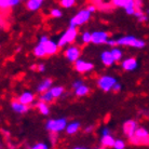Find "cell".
Wrapping results in <instances>:
<instances>
[{"label": "cell", "mask_w": 149, "mask_h": 149, "mask_svg": "<svg viewBox=\"0 0 149 149\" xmlns=\"http://www.w3.org/2000/svg\"><path fill=\"white\" fill-rule=\"evenodd\" d=\"M48 148H49V145L43 142H38L35 145L31 146V149H48Z\"/></svg>", "instance_id": "33"}, {"label": "cell", "mask_w": 149, "mask_h": 149, "mask_svg": "<svg viewBox=\"0 0 149 149\" xmlns=\"http://www.w3.org/2000/svg\"><path fill=\"white\" fill-rule=\"evenodd\" d=\"M121 68L124 71L132 72L135 71L138 68V61L135 58L134 56H129L121 61Z\"/></svg>", "instance_id": "12"}, {"label": "cell", "mask_w": 149, "mask_h": 149, "mask_svg": "<svg viewBox=\"0 0 149 149\" xmlns=\"http://www.w3.org/2000/svg\"><path fill=\"white\" fill-rule=\"evenodd\" d=\"M77 38H78V27L69 25L67 29L65 30L62 34V36L58 38V40H57L58 47L61 49L66 48L67 45H72L74 41L77 40Z\"/></svg>", "instance_id": "2"}, {"label": "cell", "mask_w": 149, "mask_h": 149, "mask_svg": "<svg viewBox=\"0 0 149 149\" xmlns=\"http://www.w3.org/2000/svg\"><path fill=\"white\" fill-rule=\"evenodd\" d=\"M80 39H81V42L83 45H89V43H92V33L89 31V30H86L83 31L80 36Z\"/></svg>", "instance_id": "27"}, {"label": "cell", "mask_w": 149, "mask_h": 149, "mask_svg": "<svg viewBox=\"0 0 149 149\" xmlns=\"http://www.w3.org/2000/svg\"><path fill=\"white\" fill-rule=\"evenodd\" d=\"M146 13L148 14V16H149V9H147V11H146Z\"/></svg>", "instance_id": "44"}, {"label": "cell", "mask_w": 149, "mask_h": 149, "mask_svg": "<svg viewBox=\"0 0 149 149\" xmlns=\"http://www.w3.org/2000/svg\"><path fill=\"white\" fill-rule=\"evenodd\" d=\"M93 131H94V125H93V124H89V125H86V127L83 129V132H84L86 134H91Z\"/></svg>", "instance_id": "36"}, {"label": "cell", "mask_w": 149, "mask_h": 149, "mask_svg": "<svg viewBox=\"0 0 149 149\" xmlns=\"http://www.w3.org/2000/svg\"><path fill=\"white\" fill-rule=\"evenodd\" d=\"M57 139H58V135L57 133H50L49 135V142L52 146H55L56 143H57Z\"/></svg>", "instance_id": "32"}, {"label": "cell", "mask_w": 149, "mask_h": 149, "mask_svg": "<svg viewBox=\"0 0 149 149\" xmlns=\"http://www.w3.org/2000/svg\"><path fill=\"white\" fill-rule=\"evenodd\" d=\"M45 1V0H27L26 8L31 12L38 11L42 7V4H43Z\"/></svg>", "instance_id": "20"}, {"label": "cell", "mask_w": 149, "mask_h": 149, "mask_svg": "<svg viewBox=\"0 0 149 149\" xmlns=\"http://www.w3.org/2000/svg\"><path fill=\"white\" fill-rule=\"evenodd\" d=\"M100 58H101L102 64L104 65L105 67H111L113 66V64L116 63V60L110 50H104L102 51L100 54Z\"/></svg>", "instance_id": "13"}, {"label": "cell", "mask_w": 149, "mask_h": 149, "mask_svg": "<svg viewBox=\"0 0 149 149\" xmlns=\"http://www.w3.org/2000/svg\"><path fill=\"white\" fill-rule=\"evenodd\" d=\"M121 90H122V84H121L119 81H117L116 84L113 86V88H112V92H113V93H119Z\"/></svg>", "instance_id": "34"}, {"label": "cell", "mask_w": 149, "mask_h": 149, "mask_svg": "<svg viewBox=\"0 0 149 149\" xmlns=\"http://www.w3.org/2000/svg\"><path fill=\"white\" fill-rule=\"evenodd\" d=\"M115 149H125L127 148V142L122 139V138H116L115 145H113Z\"/></svg>", "instance_id": "30"}, {"label": "cell", "mask_w": 149, "mask_h": 149, "mask_svg": "<svg viewBox=\"0 0 149 149\" xmlns=\"http://www.w3.org/2000/svg\"><path fill=\"white\" fill-rule=\"evenodd\" d=\"M21 0H0V8L2 10H7V9H11L16 6H19Z\"/></svg>", "instance_id": "23"}, {"label": "cell", "mask_w": 149, "mask_h": 149, "mask_svg": "<svg viewBox=\"0 0 149 149\" xmlns=\"http://www.w3.org/2000/svg\"><path fill=\"white\" fill-rule=\"evenodd\" d=\"M133 16H135L136 19H137L139 23H147L149 21L148 14H147L146 12L143 11V10H136Z\"/></svg>", "instance_id": "26"}, {"label": "cell", "mask_w": 149, "mask_h": 149, "mask_svg": "<svg viewBox=\"0 0 149 149\" xmlns=\"http://www.w3.org/2000/svg\"><path fill=\"white\" fill-rule=\"evenodd\" d=\"M86 146H74V149H86Z\"/></svg>", "instance_id": "43"}, {"label": "cell", "mask_w": 149, "mask_h": 149, "mask_svg": "<svg viewBox=\"0 0 149 149\" xmlns=\"http://www.w3.org/2000/svg\"><path fill=\"white\" fill-rule=\"evenodd\" d=\"M138 122L134 119H127L125 120L122 124V133L127 138H130L132 135L135 133V131L137 130Z\"/></svg>", "instance_id": "10"}, {"label": "cell", "mask_w": 149, "mask_h": 149, "mask_svg": "<svg viewBox=\"0 0 149 149\" xmlns=\"http://www.w3.org/2000/svg\"><path fill=\"white\" fill-rule=\"evenodd\" d=\"M76 3V0H60V6L64 9H70Z\"/></svg>", "instance_id": "31"}, {"label": "cell", "mask_w": 149, "mask_h": 149, "mask_svg": "<svg viewBox=\"0 0 149 149\" xmlns=\"http://www.w3.org/2000/svg\"><path fill=\"white\" fill-rule=\"evenodd\" d=\"M116 138L111 134L102 135L100 138V147L101 148H113Z\"/></svg>", "instance_id": "16"}, {"label": "cell", "mask_w": 149, "mask_h": 149, "mask_svg": "<svg viewBox=\"0 0 149 149\" xmlns=\"http://www.w3.org/2000/svg\"><path fill=\"white\" fill-rule=\"evenodd\" d=\"M81 49L79 45H67L64 50V56L66 57V60L70 63H74L77 60L81 57Z\"/></svg>", "instance_id": "8"}, {"label": "cell", "mask_w": 149, "mask_h": 149, "mask_svg": "<svg viewBox=\"0 0 149 149\" xmlns=\"http://www.w3.org/2000/svg\"><path fill=\"white\" fill-rule=\"evenodd\" d=\"M50 92L52 93L53 97L56 100V98H61L65 94V89L62 86H54L50 89Z\"/></svg>", "instance_id": "24"}, {"label": "cell", "mask_w": 149, "mask_h": 149, "mask_svg": "<svg viewBox=\"0 0 149 149\" xmlns=\"http://www.w3.org/2000/svg\"><path fill=\"white\" fill-rule=\"evenodd\" d=\"M109 40V35L105 30H94L92 31V43L95 45H107Z\"/></svg>", "instance_id": "11"}, {"label": "cell", "mask_w": 149, "mask_h": 149, "mask_svg": "<svg viewBox=\"0 0 149 149\" xmlns=\"http://www.w3.org/2000/svg\"><path fill=\"white\" fill-rule=\"evenodd\" d=\"M11 109L12 111H14L15 113H19V115H25L29 111V106L28 105L23 104L22 102H19L17 98L16 100H13L11 102Z\"/></svg>", "instance_id": "14"}, {"label": "cell", "mask_w": 149, "mask_h": 149, "mask_svg": "<svg viewBox=\"0 0 149 149\" xmlns=\"http://www.w3.org/2000/svg\"><path fill=\"white\" fill-rule=\"evenodd\" d=\"M88 10H89L90 12H92V13H94V12H96L98 9H97V6H95L94 3H91V4H89L88 6Z\"/></svg>", "instance_id": "41"}, {"label": "cell", "mask_w": 149, "mask_h": 149, "mask_svg": "<svg viewBox=\"0 0 149 149\" xmlns=\"http://www.w3.org/2000/svg\"><path fill=\"white\" fill-rule=\"evenodd\" d=\"M74 93L77 97H84L90 93V86L86 84V82L80 86L74 89Z\"/></svg>", "instance_id": "21"}, {"label": "cell", "mask_w": 149, "mask_h": 149, "mask_svg": "<svg viewBox=\"0 0 149 149\" xmlns=\"http://www.w3.org/2000/svg\"><path fill=\"white\" fill-rule=\"evenodd\" d=\"M39 100H41V101H43V102H47V103H52L55 98L53 97L52 93L50 92V90L49 91H45V92H43V93H41L40 94V96H39Z\"/></svg>", "instance_id": "28"}, {"label": "cell", "mask_w": 149, "mask_h": 149, "mask_svg": "<svg viewBox=\"0 0 149 149\" xmlns=\"http://www.w3.org/2000/svg\"><path fill=\"white\" fill-rule=\"evenodd\" d=\"M45 70H47V67H45V64H39V65H37V71L43 74V72H45Z\"/></svg>", "instance_id": "40"}, {"label": "cell", "mask_w": 149, "mask_h": 149, "mask_svg": "<svg viewBox=\"0 0 149 149\" xmlns=\"http://www.w3.org/2000/svg\"><path fill=\"white\" fill-rule=\"evenodd\" d=\"M118 81L116 77L111 76V74H103L101 77H98L96 80L97 88L105 92V93H108L110 91H112V88L116 84V82Z\"/></svg>", "instance_id": "5"}, {"label": "cell", "mask_w": 149, "mask_h": 149, "mask_svg": "<svg viewBox=\"0 0 149 149\" xmlns=\"http://www.w3.org/2000/svg\"><path fill=\"white\" fill-rule=\"evenodd\" d=\"M102 2H104V0H91V3H94L95 6H97V7H98Z\"/></svg>", "instance_id": "42"}, {"label": "cell", "mask_w": 149, "mask_h": 149, "mask_svg": "<svg viewBox=\"0 0 149 149\" xmlns=\"http://www.w3.org/2000/svg\"><path fill=\"white\" fill-rule=\"evenodd\" d=\"M107 45L110 47V48H113V47H117L118 45V42H117V39H110L107 41Z\"/></svg>", "instance_id": "38"}, {"label": "cell", "mask_w": 149, "mask_h": 149, "mask_svg": "<svg viewBox=\"0 0 149 149\" xmlns=\"http://www.w3.org/2000/svg\"><path fill=\"white\" fill-rule=\"evenodd\" d=\"M84 83V81L82 80V79H77V80H74V82H72V90L76 89V88H78V86H80L81 84H83Z\"/></svg>", "instance_id": "35"}, {"label": "cell", "mask_w": 149, "mask_h": 149, "mask_svg": "<svg viewBox=\"0 0 149 149\" xmlns=\"http://www.w3.org/2000/svg\"><path fill=\"white\" fill-rule=\"evenodd\" d=\"M33 54H34L37 58H43L45 56H47L45 49L41 42H38L37 45L34 47V49H33Z\"/></svg>", "instance_id": "22"}, {"label": "cell", "mask_w": 149, "mask_h": 149, "mask_svg": "<svg viewBox=\"0 0 149 149\" xmlns=\"http://www.w3.org/2000/svg\"><path fill=\"white\" fill-rule=\"evenodd\" d=\"M53 81L51 78H45L43 80H41L39 83H38L37 88H36V92H38L39 94L43 93L45 91H49V90L52 88Z\"/></svg>", "instance_id": "17"}, {"label": "cell", "mask_w": 149, "mask_h": 149, "mask_svg": "<svg viewBox=\"0 0 149 149\" xmlns=\"http://www.w3.org/2000/svg\"><path fill=\"white\" fill-rule=\"evenodd\" d=\"M17 100H19V102H22L23 104L29 106V105L35 103V101H36V95H35L33 92H30V91H24L23 93L19 94V96L17 97Z\"/></svg>", "instance_id": "15"}, {"label": "cell", "mask_w": 149, "mask_h": 149, "mask_svg": "<svg viewBox=\"0 0 149 149\" xmlns=\"http://www.w3.org/2000/svg\"><path fill=\"white\" fill-rule=\"evenodd\" d=\"M67 119L65 117H60L56 119H49L45 122V130L49 133H61L66 130L67 127Z\"/></svg>", "instance_id": "4"}, {"label": "cell", "mask_w": 149, "mask_h": 149, "mask_svg": "<svg viewBox=\"0 0 149 149\" xmlns=\"http://www.w3.org/2000/svg\"><path fill=\"white\" fill-rule=\"evenodd\" d=\"M117 42L118 45L120 47H127V48H133V49H144L146 47L145 40H143L141 38H137L132 35H127V36H122L120 38H117Z\"/></svg>", "instance_id": "3"}, {"label": "cell", "mask_w": 149, "mask_h": 149, "mask_svg": "<svg viewBox=\"0 0 149 149\" xmlns=\"http://www.w3.org/2000/svg\"><path fill=\"white\" fill-rule=\"evenodd\" d=\"M92 12H90L88 10V8L86 9H81L80 11H78L76 14L72 16L69 21V25H72V26H77L80 27L82 25H84L86 23L89 22L91 16H92Z\"/></svg>", "instance_id": "6"}, {"label": "cell", "mask_w": 149, "mask_h": 149, "mask_svg": "<svg viewBox=\"0 0 149 149\" xmlns=\"http://www.w3.org/2000/svg\"><path fill=\"white\" fill-rule=\"evenodd\" d=\"M50 16L53 19H61L63 16V12L60 8H53L50 10Z\"/></svg>", "instance_id": "29"}, {"label": "cell", "mask_w": 149, "mask_h": 149, "mask_svg": "<svg viewBox=\"0 0 149 149\" xmlns=\"http://www.w3.org/2000/svg\"><path fill=\"white\" fill-rule=\"evenodd\" d=\"M127 141L132 146L149 147V131L144 127H138L137 130Z\"/></svg>", "instance_id": "1"}, {"label": "cell", "mask_w": 149, "mask_h": 149, "mask_svg": "<svg viewBox=\"0 0 149 149\" xmlns=\"http://www.w3.org/2000/svg\"><path fill=\"white\" fill-rule=\"evenodd\" d=\"M39 42H41V43L43 45V47H45L47 56L55 55L56 53L58 52V50L61 49L60 47H58V43L55 42L54 40H52V39H50L47 35L41 36L40 39H39Z\"/></svg>", "instance_id": "7"}, {"label": "cell", "mask_w": 149, "mask_h": 149, "mask_svg": "<svg viewBox=\"0 0 149 149\" xmlns=\"http://www.w3.org/2000/svg\"><path fill=\"white\" fill-rule=\"evenodd\" d=\"M122 47H120V45H117V47H113L111 48V53L113 57H115L116 62H121L123 60V51H122Z\"/></svg>", "instance_id": "25"}, {"label": "cell", "mask_w": 149, "mask_h": 149, "mask_svg": "<svg viewBox=\"0 0 149 149\" xmlns=\"http://www.w3.org/2000/svg\"><path fill=\"white\" fill-rule=\"evenodd\" d=\"M74 70L79 72V74H89L92 70H94V64L91 62L83 60V58H79L74 63Z\"/></svg>", "instance_id": "9"}, {"label": "cell", "mask_w": 149, "mask_h": 149, "mask_svg": "<svg viewBox=\"0 0 149 149\" xmlns=\"http://www.w3.org/2000/svg\"><path fill=\"white\" fill-rule=\"evenodd\" d=\"M101 134L102 135L111 134V130H110L108 127H102V130H101Z\"/></svg>", "instance_id": "39"}, {"label": "cell", "mask_w": 149, "mask_h": 149, "mask_svg": "<svg viewBox=\"0 0 149 149\" xmlns=\"http://www.w3.org/2000/svg\"><path fill=\"white\" fill-rule=\"evenodd\" d=\"M80 129H81V123H80V121L74 120V121L68 122L65 132H66L68 135H74V134H77L79 131H80Z\"/></svg>", "instance_id": "19"}, {"label": "cell", "mask_w": 149, "mask_h": 149, "mask_svg": "<svg viewBox=\"0 0 149 149\" xmlns=\"http://www.w3.org/2000/svg\"><path fill=\"white\" fill-rule=\"evenodd\" d=\"M35 107L37 108V110L39 111V113L42 115V116H49L50 115V112H51V110H50V106H49V103L41 101V100H39L38 102L35 103Z\"/></svg>", "instance_id": "18"}, {"label": "cell", "mask_w": 149, "mask_h": 149, "mask_svg": "<svg viewBox=\"0 0 149 149\" xmlns=\"http://www.w3.org/2000/svg\"><path fill=\"white\" fill-rule=\"evenodd\" d=\"M143 6H144V1L143 0H135V8H136V10H143Z\"/></svg>", "instance_id": "37"}]
</instances>
